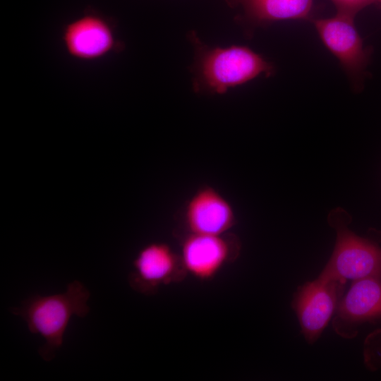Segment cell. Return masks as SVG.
I'll use <instances>...</instances> for the list:
<instances>
[{"mask_svg":"<svg viewBox=\"0 0 381 381\" xmlns=\"http://www.w3.org/2000/svg\"><path fill=\"white\" fill-rule=\"evenodd\" d=\"M336 6L337 13L346 14L352 17L361 10L377 0H331Z\"/></svg>","mask_w":381,"mask_h":381,"instance_id":"12","label":"cell"},{"mask_svg":"<svg viewBox=\"0 0 381 381\" xmlns=\"http://www.w3.org/2000/svg\"><path fill=\"white\" fill-rule=\"evenodd\" d=\"M128 276L131 287L145 294H150L163 284H167L186 272L180 255L164 243H151L144 246L133 262Z\"/></svg>","mask_w":381,"mask_h":381,"instance_id":"10","label":"cell"},{"mask_svg":"<svg viewBox=\"0 0 381 381\" xmlns=\"http://www.w3.org/2000/svg\"><path fill=\"white\" fill-rule=\"evenodd\" d=\"M345 282L318 277L300 287L294 295L292 306L309 344L318 339L336 311L342 298Z\"/></svg>","mask_w":381,"mask_h":381,"instance_id":"4","label":"cell"},{"mask_svg":"<svg viewBox=\"0 0 381 381\" xmlns=\"http://www.w3.org/2000/svg\"><path fill=\"white\" fill-rule=\"evenodd\" d=\"M354 17L337 13L331 18L313 20L315 29L326 47L354 80H361L368 65L370 52L354 25Z\"/></svg>","mask_w":381,"mask_h":381,"instance_id":"6","label":"cell"},{"mask_svg":"<svg viewBox=\"0 0 381 381\" xmlns=\"http://www.w3.org/2000/svg\"><path fill=\"white\" fill-rule=\"evenodd\" d=\"M189 39L195 50L191 72L197 93L224 94L229 88L262 75L269 77L274 71L271 63L248 47H210L195 32Z\"/></svg>","mask_w":381,"mask_h":381,"instance_id":"1","label":"cell"},{"mask_svg":"<svg viewBox=\"0 0 381 381\" xmlns=\"http://www.w3.org/2000/svg\"><path fill=\"white\" fill-rule=\"evenodd\" d=\"M239 249L236 237L226 234H187L181 242L180 258L186 273L200 280H210Z\"/></svg>","mask_w":381,"mask_h":381,"instance_id":"7","label":"cell"},{"mask_svg":"<svg viewBox=\"0 0 381 381\" xmlns=\"http://www.w3.org/2000/svg\"><path fill=\"white\" fill-rule=\"evenodd\" d=\"M90 296L87 287L75 280L68 284L63 293L30 296L18 306L10 308V311L26 322L31 333L39 334L44 339L45 342L38 352L45 361H51L62 346L71 317L84 318L90 312Z\"/></svg>","mask_w":381,"mask_h":381,"instance_id":"2","label":"cell"},{"mask_svg":"<svg viewBox=\"0 0 381 381\" xmlns=\"http://www.w3.org/2000/svg\"><path fill=\"white\" fill-rule=\"evenodd\" d=\"M240 10L238 20L251 26L276 21L309 18L313 0H224Z\"/></svg>","mask_w":381,"mask_h":381,"instance_id":"11","label":"cell"},{"mask_svg":"<svg viewBox=\"0 0 381 381\" xmlns=\"http://www.w3.org/2000/svg\"><path fill=\"white\" fill-rule=\"evenodd\" d=\"M182 219L188 234H226L236 224L231 203L214 188L203 186L186 202Z\"/></svg>","mask_w":381,"mask_h":381,"instance_id":"8","label":"cell"},{"mask_svg":"<svg viewBox=\"0 0 381 381\" xmlns=\"http://www.w3.org/2000/svg\"><path fill=\"white\" fill-rule=\"evenodd\" d=\"M381 318V278L366 277L354 280L340 300L333 319L335 332L351 338L358 325Z\"/></svg>","mask_w":381,"mask_h":381,"instance_id":"9","label":"cell"},{"mask_svg":"<svg viewBox=\"0 0 381 381\" xmlns=\"http://www.w3.org/2000/svg\"><path fill=\"white\" fill-rule=\"evenodd\" d=\"M61 40L66 53L83 61L98 60L121 47L109 20L93 12L66 24Z\"/></svg>","mask_w":381,"mask_h":381,"instance_id":"5","label":"cell"},{"mask_svg":"<svg viewBox=\"0 0 381 381\" xmlns=\"http://www.w3.org/2000/svg\"><path fill=\"white\" fill-rule=\"evenodd\" d=\"M377 1L381 3V0H377Z\"/></svg>","mask_w":381,"mask_h":381,"instance_id":"14","label":"cell"},{"mask_svg":"<svg viewBox=\"0 0 381 381\" xmlns=\"http://www.w3.org/2000/svg\"><path fill=\"white\" fill-rule=\"evenodd\" d=\"M350 216L344 210H332L328 221L337 231V242L331 258L318 277L325 279L381 278V248L348 228Z\"/></svg>","mask_w":381,"mask_h":381,"instance_id":"3","label":"cell"},{"mask_svg":"<svg viewBox=\"0 0 381 381\" xmlns=\"http://www.w3.org/2000/svg\"><path fill=\"white\" fill-rule=\"evenodd\" d=\"M380 359H381V350L380 351Z\"/></svg>","mask_w":381,"mask_h":381,"instance_id":"13","label":"cell"}]
</instances>
